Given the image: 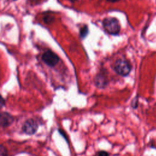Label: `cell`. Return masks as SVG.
<instances>
[{"instance_id":"1","label":"cell","mask_w":156,"mask_h":156,"mask_svg":"<svg viewBox=\"0 0 156 156\" xmlns=\"http://www.w3.org/2000/svg\"><path fill=\"white\" fill-rule=\"evenodd\" d=\"M102 25L105 30L110 34L117 35L120 31V24L116 18H106L103 20Z\"/></svg>"},{"instance_id":"2","label":"cell","mask_w":156,"mask_h":156,"mask_svg":"<svg viewBox=\"0 0 156 156\" xmlns=\"http://www.w3.org/2000/svg\"><path fill=\"white\" fill-rule=\"evenodd\" d=\"M132 69V66L127 60L120 58L117 60L114 64L115 71L122 76H127Z\"/></svg>"},{"instance_id":"3","label":"cell","mask_w":156,"mask_h":156,"mask_svg":"<svg viewBox=\"0 0 156 156\" xmlns=\"http://www.w3.org/2000/svg\"><path fill=\"white\" fill-rule=\"evenodd\" d=\"M42 60L47 65L52 67L58 63L59 57L52 51L48 50L43 54Z\"/></svg>"},{"instance_id":"4","label":"cell","mask_w":156,"mask_h":156,"mask_svg":"<svg viewBox=\"0 0 156 156\" xmlns=\"http://www.w3.org/2000/svg\"><path fill=\"white\" fill-rule=\"evenodd\" d=\"M38 129V124L35 121L30 119L26 121L23 126V130L26 133L29 135H32L36 132Z\"/></svg>"},{"instance_id":"5","label":"cell","mask_w":156,"mask_h":156,"mask_svg":"<svg viewBox=\"0 0 156 156\" xmlns=\"http://www.w3.org/2000/svg\"><path fill=\"white\" fill-rule=\"evenodd\" d=\"M13 117L9 113H0V126L7 127L10 126L13 122Z\"/></svg>"},{"instance_id":"6","label":"cell","mask_w":156,"mask_h":156,"mask_svg":"<svg viewBox=\"0 0 156 156\" xmlns=\"http://www.w3.org/2000/svg\"><path fill=\"white\" fill-rule=\"evenodd\" d=\"M94 82L96 86L99 88L105 87L108 83L107 76L102 73H100L96 76Z\"/></svg>"},{"instance_id":"7","label":"cell","mask_w":156,"mask_h":156,"mask_svg":"<svg viewBox=\"0 0 156 156\" xmlns=\"http://www.w3.org/2000/svg\"><path fill=\"white\" fill-rule=\"evenodd\" d=\"M88 33V29L87 26H83L80 30V35L82 38H84Z\"/></svg>"},{"instance_id":"8","label":"cell","mask_w":156,"mask_h":156,"mask_svg":"<svg viewBox=\"0 0 156 156\" xmlns=\"http://www.w3.org/2000/svg\"><path fill=\"white\" fill-rule=\"evenodd\" d=\"M54 16H52L51 15H46V16H44V17L43 18V21H44V23H46V24H50V23H52V22L54 21Z\"/></svg>"},{"instance_id":"9","label":"cell","mask_w":156,"mask_h":156,"mask_svg":"<svg viewBox=\"0 0 156 156\" xmlns=\"http://www.w3.org/2000/svg\"><path fill=\"white\" fill-rule=\"evenodd\" d=\"M0 156H7V151L3 145H0Z\"/></svg>"},{"instance_id":"10","label":"cell","mask_w":156,"mask_h":156,"mask_svg":"<svg viewBox=\"0 0 156 156\" xmlns=\"http://www.w3.org/2000/svg\"><path fill=\"white\" fill-rule=\"evenodd\" d=\"M98 156H109V154L107 152L104 151H100L98 153Z\"/></svg>"},{"instance_id":"11","label":"cell","mask_w":156,"mask_h":156,"mask_svg":"<svg viewBox=\"0 0 156 156\" xmlns=\"http://www.w3.org/2000/svg\"><path fill=\"white\" fill-rule=\"evenodd\" d=\"M5 104L4 99L0 95V108H1Z\"/></svg>"},{"instance_id":"12","label":"cell","mask_w":156,"mask_h":156,"mask_svg":"<svg viewBox=\"0 0 156 156\" xmlns=\"http://www.w3.org/2000/svg\"><path fill=\"white\" fill-rule=\"evenodd\" d=\"M108 1H110V2H117V1H119L120 0H107Z\"/></svg>"}]
</instances>
